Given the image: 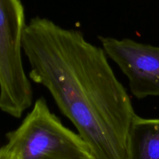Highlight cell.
Returning <instances> with one entry per match:
<instances>
[{
  "mask_svg": "<svg viewBox=\"0 0 159 159\" xmlns=\"http://www.w3.org/2000/svg\"><path fill=\"white\" fill-rule=\"evenodd\" d=\"M29 78L51 93L94 159H129L128 135L138 115L102 48L75 29L35 16L25 28Z\"/></svg>",
  "mask_w": 159,
  "mask_h": 159,
  "instance_id": "1",
  "label": "cell"
},
{
  "mask_svg": "<svg viewBox=\"0 0 159 159\" xmlns=\"http://www.w3.org/2000/svg\"><path fill=\"white\" fill-rule=\"evenodd\" d=\"M6 138L1 149L13 159H94L87 143L62 124L43 97Z\"/></svg>",
  "mask_w": 159,
  "mask_h": 159,
  "instance_id": "2",
  "label": "cell"
},
{
  "mask_svg": "<svg viewBox=\"0 0 159 159\" xmlns=\"http://www.w3.org/2000/svg\"><path fill=\"white\" fill-rule=\"evenodd\" d=\"M20 0H0V109L20 118L33 103V89L22 59L25 28Z\"/></svg>",
  "mask_w": 159,
  "mask_h": 159,
  "instance_id": "3",
  "label": "cell"
},
{
  "mask_svg": "<svg viewBox=\"0 0 159 159\" xmlns=\"http://www.w3.org/2000/svg\"><path fill=\"white\" fill-rule=\"evenodd\" d=\"M99 40L107 55L127 76L135 97L159 96V47L129 38L99 36Z\"/></svg>",
  "mask_w": 159,
  "mask_h": 159,
  "instance_id": "4",
  "label": "cell"
},
{
  "mask_svg": "<svg viewBox=\"0 0 159 159\" xmlns=\"http://www.w3.org/2000/svg\"><path fill=\"white\" fill-rule=\"evenodd\" d=\"M129 159H159V119L137 116L128 135Z\"/></svg>",
  "mask_w": 159,
  "mask_h": 159,
  "instance_id": "5",
  "label": "cell"
},
{
  "mask_svg": "<svg viewBox=\"0 0 159 159\" xmlns=\"http://www.w3.org/2000/svg\"><path fill=\"white\" fill-rule=\"evenodd\" d=\"M0 159H13L11 156H9L6 152L3 150H0Z\"/></svg>",
  "mask_w": 159,
  "mask_h": 159,
  "instance_id": "6",
  "label": "cell"
}]
</instances>
